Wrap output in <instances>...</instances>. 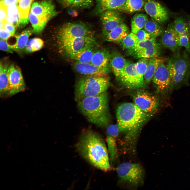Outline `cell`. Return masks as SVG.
Listing matches in <instances>:
<instances>
[{
    "label": "cell",
    "mask_w": 190,
    "mask_h": 190,
    "mask_svg": "<svg viewBox=\"0 0 190 190\" xmlns=\"http://www.w3.org/2000/svg\"><path fill=\"white\" fill-rule=\"evenodd\" d=\"M150 114L141 110L134 103L126 102L120 104L116 112L119 134L125 136L121 142L122 151H133L137 143L138 132Z\"/></svg>",
    "instance_id": "obj_1"
},
{
    "label": "cell",
    "mask_w": 190,
    "mask_h": 190,
    "mask_svg": "<svg viewBox=\"0 0 190 190\" xmlns=\"http://www.w3.org/2000/svg\"><path fill=\"white\" fill-rule=\"evenodd\" d=\"M75 147L80 155L94 167L105 172L111 169L107 148L98 133L91 129L84 130Z\"/></svg>",
    "instance_id": "obj_2"
},
{
    "label": "cell",
    "mask_w": 190,
    "mask_h": 190,
    "mask_svg": "<svg viewBox=\"0 0 190 190\" xmlns=\"http://www.w3.org/2000/svg\"><path fill=\"white\" fill-rule=\"evenodd\" d=\"M77 102L78 109L89 122L101 127L107 126L110 117L106 92L86 98Z\"/></svg>",
    "instance_id": "obj_3"
},
{
    "label": "cell",
    "mask_w": 190,
    "mask_h": 190,
    "mask_svg": "<svg viewBox=\"0 0 190 190\" xmlns=\"http://www.w3.org/2000/svg\"><path fill=\"white\" fill-rule=\"evenodd\" d=\"M188 52L181 53L179 50L174 53L166 66L171 78L170 91L187 82L190 75V58Z\"/></svg>",
    "instance_id": "obj_4"
},
{
    "label": "cell",
    "mask_w": 190,
    "mask_h": 190,
    "mask_svg": "<svg viewBox=\"0 0 190 190\" xmlns=\"http://www.w3.org/2000/svg\"><path fill=\"white\" fill-rule=\"evenodd\" d=\"M110 85L107 75L82 77L75 84L74 99L77 102L86 98L101 95L106 92Z\"/></svg>",
    "instance_id": "obj_5"
},
{
    "label": "cell",
    "mask_w": 190,
    "mask_h": 190,
    "mask_svg": "<svg viewBox=\"0 0 190 190\" xmlns=\"http://www.w3.org/2000/svg\"><path fill=\"white\" fill-rule=\"evenodd\" d=\"M120 184L131 188H137L144 183L145 172L139 163L126 162L121 164L116 168Z\"/></svg>",
    "instance_id": "obj_6"
},
{
    "label": "cell",
    "mask_w": 190,
    "mask_h": 190,
    "mask_svg": "<svg viewBox=\"0 0 190 190\" xmlns=\"http://www.w3.org/2000/svg\"><path fill=\"white\" fill-rule=\"evenodd\" d=\"M56 42L60 53L67 58L73 60L83 49L96 43L92 35Z\"/></svg>",
    "instance_id": "obj_7"
},
{
    "label": "cell",
    "mask_w": 190,
    "mask_h": 190,
    "mask_svg": "<svg viewBox=\"0 0 190 190\" xmlns=\"http://www.w3.org/2000/svg\"><path fill=\"white\" fill-rule=\"evenodd\" d=\"M136 63L127 61L123 69L116 78L123 86L130 89H135L145 86L144 80L138 74L136 69Z\"/></svg>",
    "instance_id": "obj_8"
},
{
    "label": "cell",
    "mask_w": 190,
    "mask_h": 190,
    "mask_svg": "<svg viewBox=\"0 0 190 190\" xmlns=\"http://www.w3.org/2000/svg\"><path fill=\"white\" fill-rule=\"evenodd\" d=\"M92 35L89 28L80 23H68L59 30L56 35V42L66 41Z\"/></svg>",
    "instance_id": "obj_9"
},
{
    "label": "cell",
    "mask_w": 190,
    "mask_h": 190,
    "mask_svg": "<svg viewBox=\"0 0 190 190\" xmlns=\"http://www.w3.org/2000/svg\"><path fill=\"white\" fill-rule=\"evenodd\" d=\"M134 103L145 112L150 114L158 107L159 101L158 98L147 92L139 91L133 96Z\"/></svg>",
    "instance_id": "obj_10"
},
{
    "label": "cell",
    "mask_w": 190,
    "mask_h": 190,
    "mask_svg": "<svg viewBox=\"0 0 190 190\" xmlns=\"http://www.w3.org/2000/svg\"><path fill=\"white\" fill-rule=\"evenodd\" d=\"M119 135V130L117 124L109 126L106 131V140L111 167H113L118 157L117 138Z\"/></svg>",
    "instance_id": "obj_11"
},
{
    "label": "cell",
    "mask_w": 190,
    "mask_h": 190,
    "mask_svg": "<svg viewBox=\"0 0 190 190\" xmlns=\"http://www.w3.org/2000/svg\"><path fill=\"white\" fill-rule=\"evenodd\" d=\"M165 62H163L160 64L154 73L152 80L158 91L167 93L170 91L171 78Z\"/></svg>",
    "instance_id": "obj_12"
},
{
    "label": "cell",
    "mask_w": 190,
    "mask_h": 190,
    "mask_svg": "<svg viewBox=\"0 0 190 190\" xmlns=\"http://www.w3.org/2000/svg\"><path fill=\"white\" fill-rule=\"evenodd\" d=\"M144 7L147 13L160 24L164 23L168 19V13L166 8L155 0H146Z\"/></svg>",
    "instance_id": "obj_13"
},
{
    "label": "cell",
    "mask_w": 190,
    "mask_h": 190,
    "mask_svg": "<svg viewBox=\"0 0 190 190\" xmlns=\"http://www.w3.org/2000/svg\"><path fill=\"white\" fill-rule=\"evenodd\" d=\"M8 75L10 96L25 90V85L21 69L18 67L13 64L9 66Z\"/></svg>",
    "instance_id": "obj_14"
},
{
    "label": "cell",
    "mask_w": 190,
    "mask_h": 190,
    "mask_svg": "<svg viewBox=\"0 0 190 190\" xmlns=\"http://www.w3.org/2000/svg\"><path fill=\"white\" fill-rule=\"evenodd\" d=\"M101 20L103 34L104 36L123 23L122 17L116 10H109L103 12L101 15Z\"/></svg>",
    "instance_id": "obj_15"
},
{
    "label": "cell",
    "mask_w": 190,
    "mask_h": 190,
    "mask_svg": "<svg viewBox=\"0 0 190 190\" xmlns=\"http://www.w3.org/2000/svg\"><path fill=\"white\" fill-rule=\"evenodd\" d=\"M162 45L173 53L179 50L181 47L179 42V35L174 28L173 24L168 25L164 31L161 39Z\"/></svg>",
    "instance_id": "obj_16"
},
{
    "label": "cell",
    "mask_w": 190,
    "mask_h": 190,
    "mask_svg": "<svg viewBox=\"0 0 190 190\" xmlns=\"http://www.w3.org/2000/svg\"><path fill=\"white\" fill-rule=\"evenodd\" d=\"M30 12L38 17H46L50 20L57 13L54 5L51 1L48 0L34 3Z\"/></svg>",
    "instance_id": "obj_17"
},
{
    "label": "cell",
    "mask_w": 190,
    "mask_h": 190,
    "mask_svg": "<svg viewBox=\"0 0 190 190\" xmlns=\"http://www.w3.org/2000/svg\"><path fill=\"white\" fill-rule=\"evenodd\" d=\"M74 68L77 72L86 76L107 75L110 72L109 68H101L91 63H83L76 62L74 65Z\"/></svg>",
    "instance_id": "obj_18"
},
{
    "label": "cell",
    "mask_w": 190,
    "mask_h": 190,
    "mask_svg": "<svg viewBox=\"0 0 190 190\" xmlns=\"http://www.w3.org/2000/svg\"><path fill=\"white\" fill-rule=\"evenodd\" d=\"M111 56V55L106 49H97L93 55L91 63L101 68H109Z\"/></svg>",
    "instance_id": "obj_19"
},
{
    "label": "cell",
    "mask_w": 190,
    "mask_h": 190,
    "mask_svg": "<svg viewBox=\"0 0 190 190\" xmlns=\"http://www.w3.org/2000/svg\"><path fill=\"white\" fill-rule=\"evenodd\" d=\"M129 33V30L128 27L123 23L116 27L104 37L105 40L108 41L120 42Z\"/></svg>",
    "instance_id": "obj_20"
},
{
    "label": "cell",
    "mask_w": 190,
    "mask_h": 190,
    "mask_svg": "<svg viewBox=\"0 0 190 190\" xmlns=\"http://www.w3.org/2000/svg\"><path fill=\"white\" fill-rule=\"evenodd\" d=\"M33 0H19L17 3L19 19L18 26L22 28L28 23V14Z\"/></svg>",
    "instance_id": "obj_21"
},
{
    "label": "cell",
    "mask_w": 190,
    "mask_h": 190,
    "mask_svg": "<svg viewBox=\"0 0 190 190\" xmlns=\"http://www.w3.org/2000/svg\"><path fill=\"white\" fill-rule=\"evenodd\" d=\"M7 64L0 62V95L1 97L10 96V87L9 79L8 68Z\"/></svg>",
    "instance_id": "obj_22"
},
{
    "label": "cell",
    "mask_w": 190,
    "mask_h": 190,
    "mask_svg": "<svg viewBox=\"0 0 190 190\" xmlns=\"http://www.w3.org/2000/svg\"><path fill=\"white\" fill-rule=\"evenodd\" d=\"M33 32V29L28 28L23 30L20 33L14 35L15 42L10 47L12 50L16 52L21 51L24 50L29 37Z\"/></svg>",
    "instance_id": "obj_23"
},
{
    "label": "cell",
    "mask_w": 190,
    "mask_h": 190,
    "mask_svg": "<svg viewBox=\"0 0 190 190\" xmlns=\"http://www.w3.org/2000/svg\"><path fill=\"white\" fill-rule=\"evenodd\" d=\"M165 61L164 58L159 56L148 59L147 69L144 75L145 84H148L151 82L154 73L160 64Z\"/></svg>",
    "instance_id": "obj_24"
},
{
    "label": "cell",
    "mask_w": 190,
    "mask_h": 190,
    "mask_svg": "<svg viewBox=\"0 0 190 190\" xmlns=\"http://www.w3.org/2000/svg\"><path fill=\"white\" fill-rule=\"evenodd\" d=\"M127 62L123 56L118 51H115L111 55L110 65L116 78L118 76Z\"/></svg>",
    "instance_id": "obj_25"
},
{
    "label": "cell",
    "mask_w": 190,
    "mask_h": 190,
    "mask_svg": "<svg viewBox=\"0 0 190 190\" xmlns=\"http://www.w3.org/2000/svg\"><path fill=\"white\" fill-rule=\"evenodd\" d=\"M126 0H97L98 8L101 13L109 10H120Z\"/></svg>",
    "instance_id": "obj_26"
},
{
    "label": "cell",
    "mask_w": 190,
    "mask_h": 190,
    "mask_svg": "<svg viewBox=\"0 0 190 190\" xmlns=\"http://www.w3.org/2000/svg\"><path fill=\"white\" fill-rule=\"evenodd\" d=\"M158 43L156 38L153 37L146 41H138L132 47L127 50L126 53L127 55L134 57L138 53Z\"/></svg>",
    "instance_id": "obj_27"
},
{
    "label": "cell",
    "mask_w": 190,
    "mask_h": 190,
    "mask_svg": "<svg viewBox=\"0 0 190 190\" xmlns=\"http://www.w3.org/2000/svg\"><path fill=\"white\" fill-rule=\"evenodd\" d=\"M97 46L96 43L86 48L77 54L74 60L79 63H91L93 55L97 49Z\"/></svg>",
    "instance_id": "obj_28"
},
{
    "label": "cell",
    "mask_w": 190,
    "mask_h": 190,
    "mask_svg": "<svg viewBox=\"0 0 190 190\" xmlns=\"http://www.w3.org/2000/svg\"><path fill=\"white\" fill-rule=\"evenodd\" d=\"M28 16L33 27V32L36 34H39L42 32L47 23L50 20L46 17H38L31 12Z\"/></svg>",
    "instance_id": "obj_29"
},
{
    "label": "cell",
    "mask_w": 190,
    "mask_h": 190,
    "mask_svg": "<svg viewBox=\"0 0 190 190\" xmlns=\"http://www.w3.org/2000/svg\"><path fill=\"white\" fill-rule=\"evenodd\" d=\"M160 24L152 18L148 19L144 28L151 37L156 38L162 35L164 31Z\"/></svg>",
    "instance_id": "obj_30"
},
{
    "label": "cell",
    "mask_w": 190,
    "mask_h": 190,
    "mask_svg": "<svg viewBox=\"0 0 190 190\" xmlns=\"http://www.w3.org/2000/svg\"><path fill=\"white\" fill-rule=\"evenodd\" d=\"M148 19L146 15L143 13L135 14L131 21L132 32L136 34L138 32L144 27Z\"/></svg>",
    "instance_id": "obj_31"
},
{
    "label": "cell",
    "mask_w": 190,
    "mask_h": 190,
    "mask_svg": "<svg viewBox=\"0 0 190 190\" xmlns=\"http://www.w3.org/2000/svg\"><path fill=\"white\" fill-rule=\"evenodd\" d=\"M162 49V45L158 43L138 53L134 57L137 59L141 58L149 59L158 57L161 53Z\"/></svg>",
    "instance_id": "obj_32"
},
{
    "label": "cell",
    "mask_w": 190,
    "mask_h": 190,
    "mask_svg": "<svg viewBox=\"0 0 190 190\" xmlns=\"http://www.w3.org/2000/svg\"><path fill=\"white\" fill-rule=\"evenodd\" d=\"M144 4L143 0H126L120 10L129 13H133L140 10Z\"/></svg>",
    "instance_id": "obj_33"
},
{
    "label": "cell",
    "mask_w": 190,
    "mask_h": 190,
    "mask_svg": "<svg viewBox=\"0 0 190 190\" xmlns=\"http://www.w3.org/2000/svg\"><path fill=\"white\" fill-rule=\"evenodd\" d=\"M44 42L38 38H34L28 40L24 49L27 53H32L40 50L43 47Z\"/></svg>",
    "instance_id": "obj_34"
},
{
    "label": "cell",
    "mask_w": 190,
    "mask_h": 190,
    "mask_svg": "<svg viewBox=\"0 0 190 190\" xmlns=\"http://www.w3.org/2000/svg\"><path fill=\"white\" fill-rule=\"evenodd\" d=\"M175 30L178 35L187 34L190 36L187 24L182 17L176 18L173 23Z\"/></svg>",
    "instance_id": "obj_35"
},
{
    "label": "cell",
    "mask_w": 190,
    "mask_h": 190,
    "mask_svg": "<svg viewBox=\"0 0 190 190\" xmlns=\"http://www.w3.org/2000/svg\"><path fill=\"white\" fill-rule=\"evenodd\" d=\"M138 41L136 34L131 32L123 39L120 44L123 49L127 50L134 46Z\"/></svg>",
    "instance_id": "obj_36"
},
{
    "label": "cell",
    "mask_w": 190,
    "mask_h": 190,
    "mask_svg": "<svg viewBox=\"0 0 190 190\" xmlns=\"http://www.w3.org/2000/svg\"><path fill=\"white\" fill-rule=\"evenodd\" d=\"M148 59L145 58H140L136 63L137 72L140 77L143 80H144V75L147 69Z\"/></svg>",
    "instance_id": "obj_37"
},
{
    "label": "cell",
    "mask_w": 190,
    "mask_h": 190,
    "mask_svg": "<svg viewBox=\"0 0 190 190\" xmlns=\"http://www.w3.org/2000/svg\"><path fill=\"white\" fill-rule=\"evenodd\" d=\"M178 35L180 45L184 47L187 52L190 54V36L186 34Z\"/></svg>",
    "instance_id": "obj_38"
},
{
    "label": "cell",
    "mask_w": 190,
    "mask_h": 190,
    "mask_svg": "<svg viewBox=\"0 0 190 190\" xmlns=\"http://www.w3.org/2000/svg\"><path fill=\"white\" fill-rule=\"evenodd\" d=\"M94 0H73L70 6L83 8L89 7L93 4Z\"/></svg>",
    "instance_id": "obj_39"
},
{
    "label": "cell",
    "mask_w": 190,
    "mask_h": 190,
    "mask_svg": "<svg viewBox=\"0 0 190 190\" xmlns=\"http://www.w3.org/2000/svg\"><path fill=\"white\" fill-rule=\"evenodd\" d=\"M136 35L139 41L148 40L151 37L150 34L144 29L139 31Z\"/></svg>",
    "instance_id": "obj_40"
},
{
    "label": "cell",
    "mask_w": 190,
    "mask_h": 190,
    "mask_svg": "<svg viewBox=\"0 0 190 190\" xmlns=\"http://www.w3.org/2000/svg\"><path fill=\"white\" fill-rule=\"evenodd\" d=\"M17 3L12 4L7 7V11L8 16H13L18 13Z\"/></svg>",
    "instance_id": "obj_41"
},
{
    "label": "cell",
    "mask_w": 190,
    "mask_h": 190,
    "mask_svg": "<svg viewBox=\"0 0 190 190\" xmlns=\"http://www.w3.org/2000/svg\"><path fill=\"white\" fill-rule=\"evenodd\" d=\"M19 19L18 13L12 16H7L6 21L12 24L16 27L18 25Z\"/></svg>",
    "instance_id": "obj_42"
},
{
    "label": "cell",
    "mask_w": 190,
    "mask_h": 190,
    "mask_svg": "<svg viewBox=\"0 0 190 190\" xmlns=\"http://www.w3.org/2000/svg\"><path fill=\"white\" fill-rule=\"evenodd\" d=\"M0 49L1 50L8 53H12L13 52L6 40L0 39Z\"/></svg>",
    "instance_id": "obj_43"
},
{
    "label": "cell",
    "mask_w": 190,
    "mask_h": 190,
    "mask_svg": "<svg viewBox=\"0 0 190 190\" xmlns=\"http://www.w3.org/2000/svg\"><path fill=\"white\" fill-rule=\"evenodd\" d=\"M16 27L6 21L3 22V28L10 32L12 36L14 35Z\"/></svg>",
    "instance_id": "obj_44"
},
{
    "label": "cell",
    "mask_w": 190,
    "mask_h": 190,
    "mask_svg": "<svg viewBox=\"0 0 190 190\" xmlns=\"http://www.w3.org/2000/svg\"><path fill=\"white\" fill-rule=\"evenodd\" d=\"M6 7L0 4V21L3 22L6 21L8 16Z\"/></svg>",
    "instance_id": "obj_45"
},
{
    "label": "cell",
    "mask_w": 190,
    "mask_h": 190,
    "mask_svg": "<svg viewBox=\"0 0 190 190\" xmlns=\"http://www.w3.org/2000/svg\"><path fill=\"white\" fill-rule=\"evenodd\" d=\"M12 36L11 33L3 28H0V39L7 40Z\"/></svg>",
    "instance_id": "obj_46"
},
{
    "label": "cell",
    "mask_w": 190,
    "mask_h": 190,
    "mask_svg": "<svg viewBox=\"0 0 190 190\" xmlns=\"http://www.w3.org/2000/svg\"><path fill=\"white\" fill-rule=\"evenodd\" d=\"M19 0H0V4L7 7L8 6L17 3Z\"/></svg>",
    "instance_id": "obj_47"
},
{
    "label": "cell",
    "mask_w": 190,
    "mask_h": 190,
    "mask_svg": "<svg viewBox=\"0 0 190 190\" xmlns=\"http://www.w3.org/2000/svg\"><path fill=\"white\" fill-rule=\"evenodd\" d=\"M61 4L65 7L70 6L73 0H60Z\"/></svg>",
    "instance_id": "obj_48"
}]
</instances>
